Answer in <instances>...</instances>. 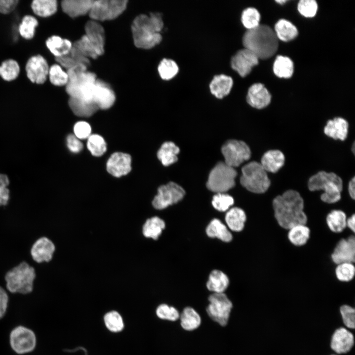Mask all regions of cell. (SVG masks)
<instances>
[{
	"instance_id": "obj_1",
	"label": "cell",
	"mask_w": 355,
	"mask_h": 355,
	"mask_svg": "<svg viewBox=\"0 0 355 355\" xmlns=\"http://www.w3.org/2000/svg\"><path fill=\"white\" fill-rule=\"evenodd\" d=\"M272 207L275 218L284 229L288 230L294 225L307 223L308 218L304 211V200L295 190H287L275 197Z\"/></svg>"
},
{
	"instance_id": "obj_2",
	"label": "cell",
	"mask_w": 355,
	"mask_h": 355,
	"mask_svg": "<svg viewBox=\"0 0 355 355\" xmlns=\"http://www.w3.org/2000/svg\"><path fill=\"white\" fill-rule=\"evenodd\" d=\"M163 26L160 13H151L149 15L141 14L137 16L132 25L135 45L138 48L145 49H150L158 45L162 39L160 32Z\"/></svg>"
},
{
	"instance_id": "obj_3",
	"label": "cell",
	"mask_w": 355,
	"mask_h": 355,
	"mask_svg": "<svg viewBox=\"0 0 355 355\" xmlns=\"http://www.w3.org/2000/svg\"><path fill=\"white\" fill-rule=\"evenodd\" d=\"M242 41L245 48L252 51L259 59L271 57L278 48V39L275 32L267 25H259L247 30Z\"/></svg>"
},
{
	"instance_id": "obj_4",
	"label": "cell",
	"mask_w": 355,
	"mask_h": 355,
	"mask_svg": "<svg viewBox=\"0 0 355 355\" xmlns=\"http://www.w3.org/2000/svg\"><path fill=\"white\" fill-rule=\"evenodd\" d=\"M87 69L86 66H79L67 70L68 81L66 91L70 98L92 101V92L97 79L96 75L87 71Z\"/></svg>"
},
{
	"instance_id": "obj_5",
	"label": "cell",
	"mask_w": 355,
	"mask_h": 355,
	"mask_svg": "<svg viewBox=\"0 0 355 355\" xmlns=\"http://www.w3.org/2000/svg\"><path fill=\"white\" fill-rule=\"evenodd\" d=\"M308 187L311 191H322L320 200L327 204H334L341 198L343 180L333 172L321 171L309 178Z\"/></svg>"
},
{
	"instance_id": "obj_6",
	"label": "cell",
	"mask_w": 355,
	"mask_h": 355,
	"mask_svg": "<svg viewBox=\"0 0 355 355\" xmlns=\"http://www.w3.org/2000/svg\"><path fill=\"white\" fill-rule=\"evenodd\" d=\"M35 277L34 268L22 262L6 274V288L13 293L28 294L33 291Z\"/></svg>"
},
{
	"instance_id": "obj_7",
	"label": "cell",
	"mask_w": 355,
	"mask_h": 355,
	"mask_svg": "<svg viewBox=\"0 0 355 355\" xmlns=\"http://www.w3.org/2000/svg\"><path fill=\"white\" fill-rule=\"evenodd\" d=\"M240 183L252 193L262 194L269 188L271 180L260 163L251 161L242 167Z\"/></svg>"
},
{
	"instance_id": "obj_8",
	"label": "cell",
	"mask_w": 355,
	"mask_h": 355,
	"mask_svg": "<svg viewBox=\"0 0 355 355\" xmlns=\"http://www.w3.org/2000/svg\"><path fill=\"white\" fill-rule=\"evenodd\" d=\"M237 173L224 162H218L211 171L207 187L211 191L224 193L235 186Z\"/></svg>"
},
{
	"instance_id": "obj_9",
	"label": "cell",
	"mask_w": 355,
	"mask_h": 355,
	"mask_svg": "<svg viewBox=\"0 0 355 355\" xmlns=\"http://www.w3.org/2000/svg\"><path fill=\"white\" fill-rule=\"evenodd\" d=\"M9 339L11 348L18 355L30 353L36 346L35 333L24 325H18L13 328L10 332Z\"/></svg>"
},
{
	"instance_id": "obj_10",
	"label": "cell",
	"mask_w": 355,
	"mask_h": 355,
	"mask_svg": "<svg viewBox=\"0 0 355 355\" xmlns=\"http://www.w3.org/2000/svg\"><path fill=\"white\" fill-rule=\"evenodd\" d=\"M206 311L210 318L220 325L227 324L233 304L224 293H213L209 297Z\"/></svg>"
},
{
	"instance_id": "obj_11",
	"label": "cell",
	"mask_w": 355,
	"mask_h": 355,
	"mask_svg": "<svg viewBox=\"0 0 355 355\" xmlns=\"http://www.w3.org/2000/svg\"><path fill=\"white\" fill-rule=\"evenodd\" d=\"M127 0H94L89 16L93 20H110L119 16L126 9Z\"/></svg>"
},
{
	"instance_id": "obj_12",
	"label": "cell",
	"mask_w": 355,
	"mask_h": 355,
	"mask_svg": "<svg viewBox=\"0 0 355 355\" xmlns=\"http://www.w3.org/2000/svg\"><path fill=\"white\" fill-rule=\"evenodd\" d=\"M221 152L224 157V163L234 168L248 160L251 156L248 145L243 141L236 140H230L225 142L222 146Z\"/></svg>"
},
{
	"instance_id": "obj_13",
	"label": "cell",
	"mask_w": 355,
	"mask_h": 355,
	"mask_svg": "<svg viewBox=\"0 0 355 355\" xmlns=\"http://www.w3.org/2000/svg\"><path fill=\"white\" fill-rule=\"evenodd\" d=\"M185 195L184 189L178 184L170 182L161 186L152 201L154 208L162 210L181 200Z\"/></svg>"
},
{
	"instance_id": "obj_14",
	"label": "cell",
	"mask_w": 355,
	"mask_h": 355,
	"mask_svg": "<svg viewBox=\"0 0 355 355\" xmlns=\"http://www.w3.org/2000/svg\"><path fill=\"white\" fill-rule=\"evenodd\" d=\"M355 344V337L351 331L344 326L336 328L332 333L329 347L333 353L346 355L351 352Z\"/></svg>"
},
{
	"instance_id": "obj_15",
	"label": "cell",
	"mask_w": 355,
	"mask_h": 355,
	"mask_svg": "<svg viewBox=\"0 0 355 355\" xmlns=\"http://www.w3.org/2000/svg\"><path fill=\"white\" fill-rule=\"evenodd\" d=\"M49 69L47 61L40 55L31 57L25 66L28 78L31 82L37 84L45 82L48 76Z\"/></svg>"
},
{
	"instance_id": "obj_16",
	"label": "cell",
	"mask_w": 355,
	"mask_h": 355,
	"mask_svg": "<svg viewBox=\"0 0 355 355\" xmlns=\"http://www.w3.org/2000/svg\"><path fill=\"white\" fill-rule=\"evenodd\" d=\"M258 60L252 51L244 48L238 51L232 57L231 66L241 77H244L258 64Z\"/></svg>"
},
{
	"instance_id": "obj_17",
	"label": "cell",
	"mask_w": 355,
	"mask_h": 355,
	"mask_svg": "<svg viewBox=\"0 0 355 355\" xmlns=\"http://www.w3.org/2000/svg\"><path fill=\"white\" fill-rule=\"evenodd\" d=\"M335 264L344 262L354 263L355 260V238L354 235L343 238L337 243L331 255Z\"/></svg>"
},
{
	"instance_id": "obj_18",
	"label": "cell",
	"mask_w": 355,
	"mask_h": 355,
	"mask_svg": "<svg viewBox=\"0 0 355 355\" xmlns=\"http://www.w3.org/2000/svg\"><path fill=\"white\" fill-rule=\"evenodd\" d=\"M92 100L98 108L106 109L113 105L115 96L108 84L103 81L97 79L92 92Z\"/></svg>"
},
{
	"instance_id": "obj_19",
	"label": "cell",
	"mask_w": 355,
	"mask_h": 355,
	"mask_svg": "<svg viewBox=\"0 0 355 355\" xmlns=\"http://www.w3.org/2000/svg\"><path fill=\"white\" fill-rule=\"evenodd\" d=\"M107 172L115 177L128 174L131 170V157L127 153L115 152L108 159L106 163Z\"/></svg>"
},
{
	"instance_id": "obj_20",
	"label": "cell",
	"mask_w": 355,
	"mask_h": 355,
	"mask_svg": "<svg viewBox=\"0 0 355 355\" xmlns=\"http://www.w3.org/2000/svg\"><path fill=\"white\" fill-rule=\"evenodd\" d=\"M271 101V94L263 84L254 83L249 88L247 101L252 107L259 109L264 108L270 104Z\"/></svg>"
},
{
	"instance_id": "obj_21",
	"label": "cell",
	"mask_w": 355,
	"mask_h": 355,
	"mask_svg": "<svg viewBox=\"0 0 355 355\" xmlns=\"http://www.w3.org/2000/svg\"><path fill=\"white\" fill-rule=\"evenodd\" d=\"M55 249V246L51 240L46 237H41L34 244L31 253L36 262H47L52 259Z\"/></svg>"
},
{
	"instance_id": "obj_22",
	"label": "cell",
	"mask_w": 355,
	"mask_h": 355,
	"mask_svg": "<svg viewBox=\"0 0 355 355\" xmlns=\"http://www.w3.org/2000/svg\"><path fill=\"white\" fill-rule=\"evenodd\" d=\"M85 30V36L96 49L99 56L102 55L105 39L103 27L96 21H90L86 24Z\"/></svg>"
},
{
	"instance_id": "obj_23",
	"label": "cell",
	"mask_w": 355,
	"mask_h": 355,
	"mask_svg": "<svg viewBox=\"0 0 355 355\" xmlns=\"http://www.w3.org/2000/svg\"><path fill=\"white\" fill-rule=\"evenodd\" d=\"M349 123L344 118L335 117L327 121L323 129L324 134L334 140L345 141L347 138Z\"/></svg>"
},
{
	"instance_id": "obj_24",
	"label": "cell",
	"mask_w": 355,
	"mask_h": 355,
	"mask_svg": "<svg viewBox=\"0 0 355 355\" xmlns=\"http://www.w3.org/2000/svg\"><path fill=\"white\" fill-rule=\"evenodd\" d=\"M284 162L285 156L281 151L271 149L263 154L260 163L267 173H276L283 167Z\"/></svg>"
},
{
	"instance_id": "obj_25",
	"label": "cell",
	"mask_w": 355,
	"mask_h": 355,
	"mask_svg": "<svg viewBox=\"0 0 355 355\" xmlns=\"http://www.w3.org/2000/svg\"><path fill=\"white\" fill-rule=\"evenodd\" d=\"M233 85V80L231 76L221 74L214 76L209 87L213 96L218 99H222L230 93Z\"/></svg>"
},
{
	"instance_id": "obj_26",
	"label": "cell",
	"mask_w": 355,
	"mask_h": 355,
	"mask_svg": "<svg viewBox=\"0 0 355 355\" xmlns=\"http://www.w3.org/2000/svg\"><path fill=\"white\" fill-rule=\"evenodd\" d=\"M93 2V0H64L61 4L66 14L74 18L89 13Z\"/></svg>"
},
{
	"instance_id": "obj_27",
	"label": "cell",
	"mask_w": 355,
	"mask_h": 355,
	"mask_svg": "<svg viewBox=\"0 0 355 355\" xmlns=\"http://www.w3.org/2000/svg\"><path fill=\"white\" fill-rule=\"evenodd\" d=\"M55 59L59 65L67 70L79 66L88 67L90 65L89 59L83 55L73 44L68 53Z\"/></svg>"
},
{
	"instance_id": "obj_28",
	"label": "cell",
	"mask_w": 355,
	"mask_h": 355,
	"mask_svg": "<svg viewBox=\"0 0 355 355\" xmlns=\"http://www.w3.org/2000/svg\"><path fill=\"white\" fill-rule=\"evenodd\" d=\"M310 232V229L306 224H297L288 229L287 238L293 245L301 247L308 242Z\"/></svg>"
},
{
	"instance_id": "obj_29",
	"label": "cell",
	"mask_w": 355,
	"mask_h": 355,
	"mask_svg": "<svg viewBox=\"0 0 355 355\" xmlns=\"http://www.w3.org/2000/svg\"><path fill=\"white\" fill-rule=\"evenodd\" d=\"M45 44L55 58L65 55L69 53L72 46V44L69 40L57 36H53L48 38Z\"/></svg>"
},
{
	"instance_id": "obj_30",
	"label": "cell",
	"mask_w": 355,
	"mask_h": 355,
	"mask_svg": "<svg viewBox=\"0 0 355 355\" xmlns=\"http://www.w3.org/2000/svg\"><path fill=\"white\" fill-rule=\"evenodd\" d=\"M69 105L72 112L80 117H89L92 115L99 108L92 101L70 98Z\"/></svg>"
},
{
	"instance_id": "obj_31",
	"label": "cell",
	"mask_w": 355,
	"mask_h": 355,
	"mask_svg": "<svg viewBox=\"0 0 355 355\" xmlns=\"http://www.w3.org/2000/svg\"><path fill=\"white\" fill-rule=\"evenodd\" d=\"M246 220L245 211L238 207L231 208L225 215V221L228 227L235 232L241 231L244 229Z\"/></svg>"
},
{
	"instance_id": "obj_32",
	"label": "cell",
	"mask_w": 355,
	"mask_h": 355,
	"mask_svg": "<svg viewBox=\"0 0 355 355\" xmlns=\"http://www.w3.org/2000/svg\"><path fill=\"white\" fill-rule=\"evenodd\" d=\"M346 213L340 210H333L326 215L325 221L328 228L333 233H339L346 228Z\"/></svg>"
},
{
	"instance_id": "obj_33",
	"label": "cell",
	"mask_w": 355,
	"mask_h": 355,
	"mask_svg": "<svg viewBox=\"0 0 355 355\" xmlns=\"http://www.w3.org/2000/svg\"><path fill=\"white\" fill-rule=\"evenodd\" d=\"M274 32L278 40L285 42L294 39L298 33L297 28L285 19H280L276 23Z\"/></svg>"
},
{
	"instance_id": "obj_34",
	"label": "cell",
	"mask_w": 355,
	"mask_h": 355,
	"mask_svg": "<svg viewBox=\"0 0 355 355\" xmlns=\"http://www.w3.org/2000/svg\"><path fill=\"white\" fill-rule=\"evenodd\" d=\"M229 284V280L226 274L221 271L214 270L209 276L207 287L214 293H224Z\"/></svg>"
},
{
	"instance_id": "obj_35",
	"label": "cell",
	"mask_w": 355,
	"mask_h": 355,
	"mask_svg": "<svg viewBox=\"0 0 355 355\" xmlns=\"http://www.w3.org/2000/svg\"><path fill=\"white\" fill-rule=\"evenodd\" d=\"M180 325L186 331H192L199 327L201 318L197 312L193 308H185L179 316Z\"/></svg>"
},
{
	"instance_id": "obj_36",
	"label": "cell",
	"mask_w": 355,
	"mask_h": 355,
	"mask_svg": "<svg viewBox=\"0 0 355 355\" xmlns=\"http://www.w3.org/2000/svg\"><path fill=\"white\" fill-rule=\"evenodd\" d=\"M179 148L174 142H167L161 146L157 152V157L164 166H168L178 160Z\"/></svg>"
},
{
	"instance_id": "obj_37",
	"label": "cell",
	"mask_w": 355,
	"mask_h": 355,
	"mask_svg": "<svg viewBox=\"0 0 355 355\" xmlns=\"http://www.w3.org/2000/svg\"><path fill=\"white\" fill-rule=\"evenodd\" d=\"M206 233L211 238H217L225 242H230L232 235L226 226L219 219L212 220L206 228Z\"/></svg>"
},
{
	"instance_id": "obj_38",
	"label": "cell",
	"mask_w": 355,
	"mask_h": 355,
	"mask_svg": "<svg viewBox=\"0 0 355 355\" xmlns=\"http://www.w3.org/2000/svg\"><path fill=\"white\" fill-rule=\"evenodd\" d=\"M273 70L275 74L280 78H290L294 71L293 62L287 57L279 55L274 62Z\"/></svg>"
},
{
	"instance_id": "obj_39",
	"label": "cell",
	"mask_w": 355,
	"mask_h": 355,
	"mask_svg": "<svg viewBox=\"0 0 355 355\" xmlns=\"http://www.w3.org/2000/svg\"><path fill=\"white\" fill-rule=\"evenodd\" d=\"M55 0H35L31 4L34 13L41 17H47L53 15L57 9Z\"/></svg>"
},
{
	"instance_id": "obj_40",
	"label": "cell",
	"mask_w": 355,
	"mask_h": 355,
	"mask_svg": "<svg viewBox=\"0 0 355 355\" xmlns=\"http://www.w3.org/2000/svg\"><path fill=\"white\" fill-rule=\"evenodd\" d=\"M165 227L164 221L157 216L146 220L142 227L143 235L146 238L157 240Z\"/></svg>"
},
{
	"instance_id": "obj_41",
	"label": "cell",
	"mask_w": 355,
	"mask_h": 355,
	"mask_svg": "<svg viewBox=\"0 0 355 355\" xmlns=\"http://www.w3.org/2000/svg\"><path fill=\"white\" fill-rule=\"evenodd\" d=\"M179 68L177 63L172 59L164 58L158 66V71L161 78L165 80L173 78L178 73Z\"/></svg>"
},
{
	"instance_id": "obj_42",
	"label": "cell",
	"mask_w": 355,
	"mask_h": 355,
	"mask_svg": "<svg viewBox=\"0 0 355 355\" xmlns=\"http://www.w3.org/2000/svg\"><path fill=\"white\" fill-rule=\"evenodd\" d=\"M19 72L20 66L14 60H6L0 66V76L5 81L14 80L18 77Z\"/></svg>"
},
{
	"instance_id": "obj_43",
	"label": "cell",
	"mask_w": 355,
	"mask_h": 355,
	"mask_svg": "<svg viewBox=\"0 0 355 355\" xmlns=\"http://www.w3.org/2000/svg\"><path fill=\"white\" fill-rule=\"evenodd\" d=\"M38 24V21L35 17L29 15L25 16L18 28L20 36L26 39H32L35 36Z\"/></svg>"
},
{
	"instance_id": "obj_44",
	"label": "cell",
	"mask_w": 355,
	"mask_h": 355,
	"mask_svg": "<svg viewBox=\"0 0 355 355\" xmlns=\"http://www.w3.org/2000/svg\"><path fill=\"white\" fill-rule=\"evenodd\" d=\"M260 14L259 11L254 7H248L245 9L241 14V22L243 26L248 30L253 29L260 24Z\"/></svg>"
},
{
	"instance_id": "obj_45",
	"label": "cell",
	"mask_w": 355,
	"mask_h": 355,
	"mask_svg": "<svg viewBox=\"0 0 355 355\" xmlns=\"http://www.w3.org/2000/svg\"><path fill=\"white\" fill-rule=\"evenodd\" d=\"M335 275L337 279L347 283L351 281L355 275V267L354 263L344 262L336 265Z\"/></svg>"
},
{
	"instance_id": "obj_46",
	"label": "cell",
	"mask_w": 355,
	"mask_h": 355,
	"mask_svg": "<svg viewBox=\"0 0 355 355\" xmlns=\"http://www.w3.org/2000/svg\"><path fill=\"white\" fill-rule=\"evenodd\" d=\"M87 146L91 154L95 156H101L106 150V144L104 138L97 134L90 135L88 137Z\"/></svg>"
},
{
	"instance_id": "obj_47",
	"label": "cell",
	"mask_w": 355,
	"mask_h": 355,
	"mask_svg": "<svg viewBox=\"0 0 355 355\" xmlns=\"http://www.w3.org/2000/svg\"><path fill=\"white\" fill-rule=\"evenodd\" d=\"M339 312L344 327L351 330L355 328V309L354 307L347 304L341 305Z\"/></svg>"
},
{
	"instance_id": "obj_48",
	"label": "cell",
	"mask_w": 355,
	"mask_h": 355,
	"mask_svg": "<svg viewBox=\"0 0 355 355\" xmlns=\"http://www.w3.org/2000/svg\"><path fill=\"white\" fill-rule=\"evenodd\" d=\"M48 76L50 82L55 86L66 85L68 81L67 71L58 64H54L49 68Z\"/></svg>"
},
{
	"instance_id": "obj_49",
	"label": "cell",
	"mask_w": 355,
	"mask_h": 355,
	"mask_svg": "<svg viewBox=\"0 0 355 355\" xmlns=\"http://www.w3.org/2000/svg\"><path fill=\"white\" fill-rule=\"evenodd\" d=\"M104 319L106 328L111 332H118L124 328L123 319L116 311H112L107 313Z\"/></svg>"
},
{
	"instance_id": "obj_50",
	"label": "cell",
	"mask_w": 355,
	"mask_h": 355,
	"mask_svg": "<svg viewBox=\"0 0 355 355\" xmlns=\"http://www.w3.org/2000/svg\"><path fill=\"white\" fill-rule=\"evenodd\" d=\"M233 198L224 193H218L213 196L212 205L214 209L220 212H225L234 204Z\"/></svg>"
},
{
	"instance_id": "obj_51",
	"label": "cell",
	"mask_w": 355,
	"mask_h": 355,
	"mask_svg": "<svg viewBox=\"0 0 355 355\" xmlns=\"http://www.w3.org/2000/svg\"><path fill=\"white\" fill-rule=\"evenodd\" d=\"M73 45L87 58L96 59L99 56L96 49L90 43L85 35L75 42Z\"/></svg>"
},
{
	"instance_id": "obj_52",
	"label": "cell",
	"mask_w": 355,
	"mask_h": 355,
	"mask_svg": "<svg viewBox=\"0 0 355 355\" xmlns=\"http://www.w3.org/2000/svg\"><path fill=\"white\" fill-rule=\"evenodd\" d=\"M156 314L159 318L172 321L179 319L180 316L177 309L166 304H162L158 306L156 310Z\"/></svg>"
},
{
	"instance_id": "obj_53",
	"label": "cell",
	"mask_w": 355,
	"mask_h": 355,
	"mask_svg": "<svg viewBox=\"0 0 355 355\" xmlns=\"http://www.w3.org/2000/svg\"><path fill=\"white\" fill-rule=\"evenodd\" d=\"M299 12L305 17L315 16L318 10V4L315 0H301L297 5Z\"/></svg>"
},
{
	"instance_id": "obj_54",
	"label": "cell",
	"mask_w": 355,
	"mask_h": 355,
	"mask_svg": "<svg viewBox=\"0 0 355 355\" xmlns=\"http://www.w3.org/2000/svg\"><path fill=\"white\" fill-rule=\"evenodd\" d=\"M74 136L78 139L88 138L91 133V127L87 122L81 121L76 122L73 127Z\"/></svg>"
},
{
	"instance_id": "obj_55",
	"label": "cell",
	"mask_w": 355,
	"mask_h": 355,
	"mask_svg": "<svg viewBox=\"0 0 355 355\" xmlns=\"http://www.w3.org/2000/svg\"><path fill=\"white\" fill-rule=\"evenodd\" d=\"M9 184L8 177L0 174V206L6 205L9 198V191L7 188Z\"/></svg>"
},
{
	"instance_id": "obj_56",
	"label": "cell",
	"mask_w": 355,
	"mask_h": 355,
	"mask_svg": "<svg viewBox=\"0 0 355 355\" xmlns=\"http://www.w3.org/2000/svg\"><path fill=\"white\" fill-rule=\"evenodd\" d=\"M67 146L69 150L73 153H78L83 148V144L73 135H69L67 138Z\"/></svg>"
},
{
	"instance_id": "obj_57",
	"label": "cell",
	"mask_w": 355,
	"mask_h": 355,
	"mask_svg": "<svg viewBox=\"0 0 355 355\" xmlns=\"http://www.w3.org/2000/svg\"><path fill=\"white\" fill-rule=\"evenodd\" d=\"M18 2L17 0H0V13L7 14L12 12Z\"/></svg>"
},
{
	"instance_id": "obj_58",
	"label": "cell",
	"mask_w": 355,
	"mask_h": 355,
	"mask_svg": "<svg viewBox=\"0 0 355 355\" xmlns=\"http://www.w3.org/2000/svg\"><path fill=\"white\" fill-rule=\"evenodd\" d=\"M8 305V296L6 291L0 286V320L7 312Z\"/></svg>"
},
{
	"instance_id": "obj_59",
	"label": "cell",
	"mask_w": 355,
	"mask_h": 355,
	"mask_svg": "<svg viewBox=\"0 0 355 355\" xmlns=\"http://www.w3.org/2000/svg\"><path fill=\"white\" fill-rule=\"evenodd\" d=\"M348 193L350 197L355 200V178L354 177L349 181L348 184Z\"/></svg>"
},
{
	"instance_id": "obj_60",
	"label": "cell",
	"mask_w": 355,
	"mask_h": 355,
	"mask_svg": "<svg viewBox=\"0 0 355 355\" xmlns=\"http://www.w3.org/2000/svg\"><path fill=\"white\" fill-rule=\"evenodd\" d=\"M346 227H348L353 233L355 232V215L353 214L347 217L346 221Z\"/></svg>"
},
{
	"instance_id": "obj_61",
	"label": "cell",
	"mask_w": 355,
	"mask_h": 355,
	"mask_svg": "<svg viewBox=\"0 0 355 355\" xmlns=\"http://www.w3.org/2000/svg\"><path fill=\"white\" fill-rule=\"evenodd\" d=\"M286 1L287 0H276V1L279 4H283L284 3H285V2H286Z\"/></svg>"
},
{
	"instance_id": "obj_62",
	"label": "cell",
	"mask_w": 355,
	"mask_h": 355,
	"mask_svg": "<svg viewBox=\"0 0 355 355\" xmlns=\"http://www.w3.org/2000/svg\"><path fill=\"white\" fill-rule=\"evenodd\" d=\"M329 355H336V354H335L332 353V354H331Z\"/></svg>"
}]
</instances>
